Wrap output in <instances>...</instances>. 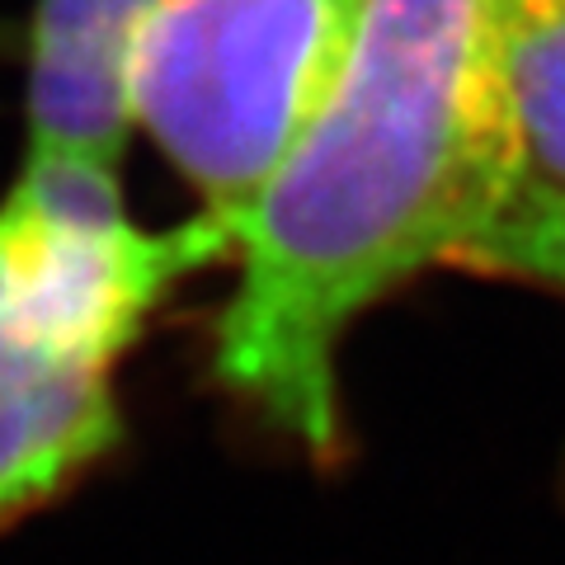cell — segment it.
<instances>
[{
  "label": "cell",
  "instance_id": "1",
  "mask_svg": "<svg viewBox=\"0 0 565 565\" xmlns=\"http://www.w3.org/2000/svg\"><path fill=\"white\" fill-rule=\"evenodd\" d=\"M523 184L504 0H367L326 109L236 207L222 386L334 462L349 326L429 264L462 259Z\"/></svg>",
  "mask_w": 565,
  "mask_h": 565
},
{
  "label": "cell",
  "instance_id": "2",
  "mask_svg": "<svg viewBox=\"0 0 565 565\" xmlns=\"http://www.w3.org/2000/svg\"><path fill=\"white\" fill-rule=\"evenodd\" d=\"M363 6L156 0L128 52V109L207 207H241L334 95Z\"/></svg>",
  "mask_w": 565,
  "mask_h": 565
},
{
  "label": "cell",
  "instance_id": "3",
  "mask_svg": "<svg viewBox=\"0 0 565 565\" xmlns=\"http://www.w3.org/2000/svg\"><path fill=\"white\" fill-rule=\"evenodd\" d=\"M226 245H236V207H207L151 236L122 217L109 161L29 151L0 203V292L14 353L114 367L156 302Z\"/></svg>",
  "mask_w": 565,
  "mask_h": 565
},
{
  "label": "cell",
  "instance_id": "4",
  "mask_svg": "<svg viewBox=\"0 0 565 565\" xmlns=\"http://www.w3.org/2000/svg\"><path fill=\"white\" fill-rule=\"evenodd\" d=\"M156 0H39L29 66L33 147L118 166L128 141V52Z\"/></svg>",
  "mask_w": 565,
  "mask_h": 565
},
{
  "label": "cell",
  "instance_id": "5",
  "mask_svg": "<svg viewBox=\"0 0 565 565\" xmlns=\"http://www.w3.org/2000/svg\"><path fill=\"white\" fill-rule=\"evenodd\" d=\"M118 444L109 367L14 359L0 382V523L52 500Z\"/></svg>",
  "mask_w": 565,
  "mask_h": 565
},
{
  "label": "cell",
  "instance_id": "6",
  "mask_svg": "<svg viewBox=\"0 0 565 565\" xmlns=\"http://www.w3.org/2000/svg\"><path fill=\"white\" fill-rule=\"evenodd\" d=\"M504 76L527 180L565 189V0H504Z\"/></svg>",
  "mask_w": 565,
  "mask_h": 565
},
{
  "label": "cell",
  "instance_id": "7",
  "mask_svg": "<svg viewBox=\"0 0 565 565\" xmlns=\"http://www.w3.org/2000/svg\"><path fill=\"white\" fill-rule=\"evenodd\" d=\"M457 269L565 297V189L527 180L462 250Z\"/></svg>",
  "mask_w": 565,
  "mask_h": 565
},
{
  "label": "cell",
  "instance_id": "8",
  "mask_svg": "<svg viewBox=\"0 0 565 565\" xmlns=\"http://www.w3.org/2000/svg\"><path fill=\"white\" fill-rule=\"evenodd\" d=\"M14 340H10V326H6V292H0V382H6V373L14 367Z\"/></svg>",
  "mask_w": 565,
  "mask_h": 565
}]
</instances>
